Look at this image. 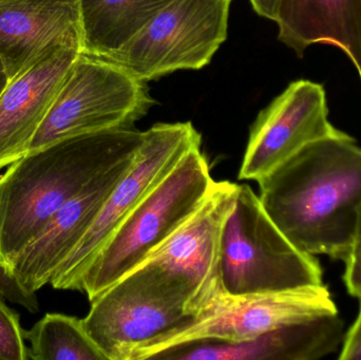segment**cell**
Segmentation results:
<instances>
[{
	"mask_svg": "<svg viewBox=\"0 0 361 360\" xmlns=\"http://www.w3.org/2000/svg\"><path fill=\"white\" fill-rule=\"evenodd\" d=\"M261 203L300 251L345 261L361 205V147L349 135L305 146L259 181Z\"/></svg>",
	"mask_w": 361,
	"mask_h": 360,
	"instance_id": "1",
	"label": "cell"
},
{
	"mask_svg": "<svg viewBox=\"0 0 361 360\" xmlns=\"http://www.w3.org/2000/svg\"><path fill=\"white\" fill-rule=\"evenodd\" d=\"M145 131L86 133L29 152L0 177V263L11 262L93 179L135 158Z\"/></svg>",
	"mask_w": 361,
	"mask_h": 360,
	"instance_id": "2",
	"label": "cell"
},
{
	"mask_svg": "<svg viewBox=\"0 0 361 360\" xmlns=\"http://www.w3.org/2000/svg\"><path fill=\"white\" fill-rule=\"evenodd\" d=\"M214 182L201 146L187 151L108 239L78 291L92 302L141 266L203 204Z\"/></svg>",
	"mask_w": 361,
	"mask_h": 360,
	"instance_id": "3",
	"label": "cell"
},
{
	"mask_svg": "<svg viewBox=\"0 0 361 360\" xmlns=\"http://www.w3.org/2000/svg\"><path fill=\"white\" fill-rule=\"evenodd\" d=\"M91 302L85 329L107 360H130L141 347L190 325L186 290L154 264H142Z\"/></svg>",
	"mask_w": 361,
	"mask_h": 360,
	"instance_id": "4",
	"label": "cell"
},
{
	"mask_svg": "<svg viewBox=\"0 0 361 360\" xmlns=\"http://www.w3.org/2000/svg\"><path fill=\"white\" fill-rule=\"evenodd\" d=\"M221 276L229 296L322 285L317 260L284 236L247 184H239L235 206L225 222Z\"/></svg>",
	"mask_w": 361,
	"mask_h": 360,
	"instance_id": "5",
	"label": "cell"
},
{
	"mask_svg": "<svg viewBox=\"0 0 361 360\" xmlns=\"http://www.w3.org/2000/svg\"><path fill=\"white\" fill-rule=\"evenodd\" d=\"M154 104L145 82L109 59L80 52L29 152L76 135L133 128Z\"/></svg>",
	"mask_w": 361,
	"mask_h": 360,
	"instance_id": "6",
	"label": "cell"
},
{
	"mask_svg": "<svg viewBox=\"0 0 361 360\" xmlns=\"http://www.w3.org/2000/svg\"><path fill=\"white\" fill-rule=\"evenodd\" d=\"M233 0H173L109 61L142 82L200 70L226 40Z\"/></svg>",
	"mask_w": 361,
	"mask_h": 360,
	"instance_id": "7",
	"label": "cell"
},
{
	"mask_svg": "<svg viewBox=\"0 0 361 360\" xmlns=\"http://www.w3.org/2000/svg\"><path fill=\"white\" fill-rule=\"evenodd\" d=\"M337 313L330 291L324 285L226 295L208 314L180 331L141 347L130 360L156 359L167 351L197 342H246L284 325Z\"/></svg>",
	"mask_w": 361,
	"mask_h": 360,
	"instance_id": "8",
	"label": "cell"
},
{
	"mask_svg": "<svg viewBox=\"0 0 361 360\" xmlns=\"http://www.w3.org/2000/svg\"><path fill=\"white\" fill-rule=\"evenodd\" d=\"M201 141L190 122L161 123L145 131L137 161L112 190L87 234L57 268L50 281L53 289L78 291L85 273L108 239L180 158L201 146Z\"/></svg>",
	"mask_w": 361,
	"mask_h": 360,
	"instance_id": "9",
	"label": "cell"
},
{
	"mask_svg": "<svg viewBox=\"0 0 361 360\" xmlns=\"http://www.w3.org/2000/svg\"><path fill=\"white\" fill-rule=\"evenodd\" d=\"M238 192L239 184L214 182L203 204L145 261L179 281L188 294L189 312L197 318L227 295L221 276V245Z\"/></svg>",
	"mask_w": 361,
	"mask_h": 360,
	"instance_id": "10",
	"label": "cell"
},
{
	"mask_svg": "<svg viewBox=\"0 0 361 360\" xmlns=\"http://www.w3.org/2000/svg\"><path fill=\"white\" fill-rule=\"evenodd\" d=\"M329 113L322 85L307 80L290 82L250 127L239 180L259 181L305 146L347 135L330 122Z\"/></svg>",
	"mask_w": 361,
	"mask_h": 360,
	"instance_id": "11",
	"label": "cell"
},
{
	"mask_svg": "<svg viewBox=\"0 0 361 360\" xmlns=\"http://www.w3.org/2000/svg\"><path fill=\"white\" fill-rule=\"evenodd\" d=\"M137 156L114 165L85 186L11 262L8 268L25 290L36 293L50 285L57 268L94 223L112 190L135 164Z\"/></svg>",
	"mask_w": 361,
	"mask_h": 360,
	"instance_id": "12",
	"label": "cell"
},
{
	"mask_svg": "<svg viewBox=\"0 0 361 360\" xmlns=\"http://www.w3.org/2000/svg\"><path fill=\"white\" fill-rule=\"evenodd\" d=\"M82 49L57 44L10 80L0 95V169L29 152Z\"/></svg>",
	"mask_w": 361,
	"mask_h": 360,
	"instance_id": "13",
	"label": "cell"
},
{
	"mask_svg": "<svg viewBox=\"0 0 361 360\" xmlns=\"http://www.w3.org/2000/svg\"><path fill=\"white\" fill-rule=\"evenodd\" d=\"M57 44L82 49L78 0L0 4V58L8 80Z\"/></svg>",
	"mask_w": 361,
	"mask_h": 360,
	"instance_id": "14",
	"label": "cell"
},
{
	"mask_svg": "<svg viewBox=\"0 0 361 360\" xmlns=\"http://www.w3.org/2000/svg\"><path fill=\"white\" fill-rule=\"evenodd\" d=\"M345 335L343 321L337 313L284 325L246 342L186 345L157 359L316 360L343 346Z\"/></svg>",
	"mask_w": 361,
	"mask_h": 360,
	"instance_id": "15",
	"label": "cell"
},
{
	"mask_svg": "<svg viewBox=\"0 0 361 360\" xmlns=\"http://www.w3.org/2000/svg\"><path fill=\"white\" fill-rule=\"evenodd\" d=\"M278 39L303 57L316 44H332L361 70V0H281Z\"/></svg>",
	"mask_w": 361,
	"mask_h": 360,
	"instance_id": "16",
	"label": "cell"
},
{
	"mask_svg": "<svg viewBox=\"0 0 361 360\" xmlns=\"http://www.w3.org/2000/svg\"><path fill=\"white\" fill-rule=\"evenodd\" d=\"M173 0H78L82 52L109 58Z\"/></svg>",
	"mask_w": 361,
	"mask_h": 360,
	"instance_id": "17",
	"label": "cell"
},
{
	"mask_svg": "<svg viewBox=\"0 0 361 360\" xmlns=\"http://www.w3.org/2000/svg\"><path fill=\"white\" fill-rule=\"evenodd\" d=\"M23 337L30 344L27 359L107 360L78 317L48 313L23 330Z\"/></svg>",
	"mask_w": 361,
	"mask_h": 360,
	"instance_id": "18",
	"label": "cell"
},
{
	"mask_svg": "<svg viewBox=\"0 0 361 360\" xmlns=\"http://www.w3.org/2000/svg\"><path fill=\"white\" fill-rule=\"evenodd\" d=\"M0 360H27L19 314L0 295Z\"/></svg>",
	"mask_w": 361,
	"mask_h": 360,
	"instance_id": "19",
	"label": "cell"
},
{
	"mask_svg": "<svg viewBox=\"0 0 361 360\" xmlns=\"http://www.w3.org/2000/svg\"><path fill=\"white\" fill-rule=\"evenodd\" d=\"M0 295L14 304L25 308L27 312L36 314L39 312V302L36 293L25 290L13 275L8 266L0 263Z\"/></svg>",
	"mask_w": 361,
	"mask_h": 360,
	"instance_id": "20",
	"label": "cell"
},
{
	"mask_svg": "<svg viewBox=\"0 0 361 360\" xmlns=\"http://www.w3.org/2000/svg\"><path fill=\"white\" fill-rule=\"evenodd\" d=\"M339 359L361 360V300L360 313L345 335Z\"/></svg>",
	"mask_w": 361,
	"mask_h": 360,
	"instance_id": "21",
	"label": "cell"
},
{
	"mask_svg": "<svg viewBox=\"0 0 361 360\" xmlns=\"http://www.w3.org/2000/svg\"><path fill=\"white\" fill-rule=\"evenodd\" d=\"M345 263V272L343 280L348 292L350 295L361 300V254L350 256Z\"/></svg>",
	"mask_w": 361,
	"mask_h": 360,
	"instance_id": "22",
	"label": "cell"
},
{
	"mask_svg": "<svg viewBox=\"0 0 361 360\" xmlns=\"http://www.w3.org/2000/svg\"><path fill=\"white\" fill-rule=\"evenodd\" d=\"M252 8L259 16L276 21L281 0H250Z\"/></svg>",
	"mask_w": 361,
	"mask_h": 360,
	"instance_id": "23",
	"label": "cell"
},
{
	"mask_svg": "<svg viewBox=\"0 0 361 360\" xmlns=\"http://www.w3.org/2000/svg\"><path fill=\"white\" fill-rule=\"evenodd\" d=\"M361 254V205L358 213L357 228H356L355 239H354L353 249L351 255Z\"/></svg>",
	"mask_w": 361,
	"mask_h": 360,
	"instance_id": "24",
	"label": "cell"
},
{
	"mask_svg": "<svg viewBox=\"0 0 361 360\" xmlns=\"http://www.w3.org/2000/svg\"><path fill=\"white\" fill-rule=\"evenodd\" d=\"M8 82H10V80H8L6 72H0V95H1L2 91L6 89V87L8 86Z\"/></svg>",
	"mask_w": 361,
	"mask_h": 360,
	"instance_id": "25",
	"label": "cell"
},
{
	"mask_svg": "<svg viewBox=\"0 0 361 360\" xmlns=\"http://www.w3.org/2000/svg\"><path fill=\"white\" fill-rule=\"evenodd\" d=\"M0 72H4V66L2 63L1 58H0Z\"/></svg>",
	"mask_w": 361,
	"mask_h": 360,
	"instance_id": "26",
	"label": "cell"
},
{
	"mask_svg": "<svg viewBox=\"0 0 361 360\" xmlns=\"http://www.w3.org/2000/svg\"><path fill=\"white\" fill-rule=\"evenodd\" d=\"M6 1H8V0H0V4H4Z\"/></svg>",
	"mask_w": 361,
	"mask_h": 360,
	"instance_id": "27",
	"label": "cell"
},
{
	"mask_svg": "<svg viewBox=\"0 0 361 360\" xmlns=\"http://www.w3.org/2000/svg\"><path fill=\"white\" fill-rule=\"evenodd\" d=\"M358 74H360V80H361V70L360 72H358Z\"/></svg>",
	"mask_w": 361,
	"mask_h": 360,
	"instance_id": "28",
	"label": "cell"
}]
</instances>
